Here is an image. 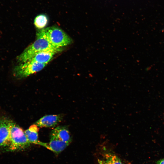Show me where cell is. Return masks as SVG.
I'll list each match as a JSON object with an SVG mask.
<instances>
[{
	"label": "cell",
	"instance_id": "cell-1",
	"mask_svg": "<svg viewBox=\"0 0 164 164\" xmlns=\"http://www.w3.org/2000/svg\"><path fill=\"white\" fill-rule=\"evenodd\" d=\"M36 36V40L17 57V59L19 63L30 60L36 53L40 52L52 51L56 53L61 50V48H56L50 44L39 32Z\"/></svg>",
	"mask_w": 164,
	"mask_h": 164
},
{
	"label": "cell",
	"instance_id": "cell-2",
	"mask_svg": "<svg viewBox=\"0 0 164 164\" xmlns=\"http://www.w3.org/2000/svg\"><path fill=\"white\" fill-rule=\"evenodd\" d=\"M39 32L50 44L57 48L67 46L72 42L71 38L64 31L56 26L44 28Z\"/></svg>",
	"mask_w": 164,
	"mask_h": 164
},
{
	"label": "cell",
	"instance_id": "cell-3",
	"mask_svg": "<svg viewBox=\"0 0 164 164\" xmlns=\"http://www.w3.org/2000/svg\"><path fill=\"white\" fill-rule=\"evenodd\" d=\"M10 144L9 149L15 151L25 149L30 146L24 131L16 123L11 120L9 121Z\"/></svg>",
	"mask_w": 164,
	"mask_h": 164
},
{
	"label": "cell",
	"instance_id": "cell-4",
	"mask_svg": "<svg viewBox=\"0 0 164 164\" xmlns=\"http://www.w3.org/2000/svg\"><path fill=\"white\" fill-rule=\"evenodd\" d=\"M46 65L29 60L17 65L14 68V74L18 78L26 77L41 70Z\"/></svg>",
	"mask_w": 164,
	"mask_h": 164
},
{
	"label": "cell",
	"instance_id": "cell-5",
	"mask_svg": "<svg viewBox=\"0 0 164 164\" xmlns=\"http://www.w3.org/2000/svg\"><path fill=\"white\" fill-rule=\"evenodd\" d=\"M10 120L5 117L0 119V146L5 147L9 145Z\"/></svg>",
	"mask_w": 164,
	"mask_h": 164
},
{
	"label": "cell",
	"instance_id": "cell-6",
	"mask_svg": "<svg viewBox=\"0 0 164 164\" xmlns=\"http://www.w3.org/2000/svg\"><path fill=\"white\" fill-rule=\"evenodd\" d=\"M63 118L62 115L53 114L45 115L35 122L38 127L50 128L55 126L61 121Z\"/></svg>",
	"mask_w": 164,
	"mask_h": 164
},
{
	"label": "cell",
	"instance_id": "cell-7",
	"mask_svg": "<svg viewBox=\"0 0 164 164\" xmlns=\"http://www.w3.org/2000/svg\"><path fill=\"white\" fill-rule=\"evenodd\" d=\"M69 145L51 133L50 141L49 143H46L45 147L58 154L63 150Z\"/></svg>",
	"mask_w": 164,
	"mask_h": 164
},
{
	"label": "cell",
	"instance_id": "cell-8",
	"mask_svg": "<svg viewBox=\"0 0 164 164\" xmlns=\"http://www.w3.org/2000/svg\"><path fill=\"white\" fill-rule=\"evenodd\" d=\"M39 128L35 124L30 126L24 131L25 135L30 144H37L44 147L46 143L40 142L38 140Z\"/></svg>",
	"mask_w": 164,
	"mask_h": 164
},
{
	"label": "cell",
	"instance_id": "cell-9",
	"mask_svg": "<svg viewBox=\"0 0 164 164\" xmlns=\"http://www.w3.org/2000/svg\"><path fill=\"white\" fill-rule=\"evenodd\" d=\"M51 134L56 136L60 140L69 144L71 137L69 131L64 126H59L53 130Z\"/></svg>",
	"mask_w": 164,
	"mask_h": 164
},
{
	"label": "cell",
	"instance_id": "cell-10",
	"mask_svg": "<svg viewBox=\"0 0 164 164\" xmlns=\"http://www.w3.org/2000/svg\"><path fill=\"white\" fill-rule=\"evenodd\" d=\"M56 53L55 52L52 51L40 52L36 53L29 60L40 63L47 64Z\"/></svg>",
	"mask_w": 164,
	"mask_h": 164
},
{
	"label": "cell",
	"instance_id": "cell-11",
	"mask_svg": "<svg viewBox=\"0 0 164 164\" xmlns=\"http://www.w3.org/2000/svg\"><path fill=\"white\" fill-rule=\"evenodd\" d=\"M99 164H122L119 159L114 155L106 154L103 159L98 160Z\"/></svg>",
	"mask_w": 164,
	"mask_h": 164
},
{
	"label": "cell",
	"instance_id": "cell-12",
	"mask_svg": "<svg viewBox=\"0 0 164 164\" xmlns=\"http://www.w3.org/2000/svg\"><path fill=\"white\" fill-rule=\"evenodd\" d=\"M48 21V16L45 14H41L35 17L34 24L36 28L41 29H44L47 25Z\"/></svg>",
	"mask_w": 164,
	"mask_h": 164
},
{
	"label": "cell",
	"instance_id": "cell-13",
	"mask_svg": "<svg viewBox=\"0 0 164 164\" xmlns=\"http://www.w3.org/2000/svg\"><path fill=\"white\" fill-rule=\"evenodd\" d=\"M156 164H164V159H160L158 161Z\"/></svg>",
	"mask_w": 164,
	"mask_h": 164
}]
</instances>
